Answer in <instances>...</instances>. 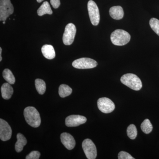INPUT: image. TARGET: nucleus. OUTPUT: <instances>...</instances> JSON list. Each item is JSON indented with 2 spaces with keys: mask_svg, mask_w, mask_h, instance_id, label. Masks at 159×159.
Returning <instances> with one entry per match:
<instances>
[{
  "mask_svg": "<svg viewBox=\"0 0 159 159\" xmlns=\"http://www.w3.org/2000/svg\"><path fill=\"white\" fill-rule=\"evenodd\" d=\"M2 48H0V61H2Z\"/></svg>",
  "mask_w": 159,
  "mask_h": 159,
  "instance_id": "bb28decb",
  "label": "nucleus"
},
{
  "mask_svg": "<svg viewBox=\"0 0 159 159\" xmlns=\"http://www.w3.org/2000/svg\"><path fill=\"white\" fill-rule=\"evenodd\" d=\"M51 3L53 8L57 9L60 6V0H51Z\"/></svg>",
  "mask_w": 159,
  "mask_h": 159,
  "instance_id": "a878e982",
  "label": "nucleus"
},
{
  "mask_svg": "<svg viewBox=\"0 0 159 159\" xmlns=\"http://www.w3.org/2000/svg\"><path fill=\"white\" fill-rule=\"evenodd\" d=\"M12 130L8 122L0 119V139L2 141H8L11 139Z\"/></svg>",
  "mask_w": 159,
  "mask_h": 159,
  "instance_id": "9d476101",
  "label": "nucleus"
},
{
  "mask_svg": "<svg viewBox=\"0 0 159 159\" xmlns=\"http://www.w3.org/2000/svg\"><path fill=\"white\" fill-rule=\"evenodd\" d=\"M97 106L99 110L105 114L111 112L115 109L113 102L106 97L99 98L97 101Z\"/></svg>",
  "mask_w": 159,
  "mask_h": 159,
  "instance_id": "1a4fd4ad",
  "label": "nucleus"
},
{
  "mask_svg": "<svg viewBox=\"0 0 159 159\" xmlns=\"http://www.w3.org/2000/svg\"><path fill=\"white\" fill-rule=\"evenodd\" d=\"M82 148L86 157L88 159H95L97 157L96 145L89 139H86L82 142Z\"/></svg>",
  "mask_w": 159,
  "mask_h": 159,
  "instance_id": "6e6552de",
  "label": "nucleus"
},
{
  "mask_svg": "<svg viewBox=\"0 0 159 159\" xmlns=\"http://www.w3.org/2000/svg\"><path fill=\"white\" fill-rule=\"evenodd\" d=\"M98 63L96 61L88 57H82L74 61L72 66L76 69H89L97 66Z\"/></svg>",
  "mask_w": 159,
  "mask_h": 159,
  "instance_id": "423d86ee",
  "label": "nucleus"
},
{
  "mask_svg": "<svg viewBox=\"0 0 159 159\" xmlns=\"http://www.w3.org/2000/svg\"><path fill=\"white\" fill-rule=\"evenodd\" d=\"M40 156V153L37 151L31 152L26 157V159H39Z\"/></svg>",
  "mask_w": 159,
  "mask_h": 159,
  "instance_id": "393cba45",
  "label": "nucleus"
},
{
  "mask_svg": "<svg viewBox=\"0 0 159 159\" xmlns=\"http://www.w3.org/2000/svg\"><path fill=\"white\" fill-rule=\"evenodd\" d=\"M61 141L67 149L72 150L75 147L76 142L74 137L67 133H63L61 134Z\"/></svg>",
  "mask_w": 159,
  "mask_h": 159,
  "instance_id": "f8f14e48",
  "label": "nucleus"
},
{
  "mask_svg": "<svg viewBox=\"0 0 159 159\" xmlns=\"http://www.w3.org/2000/svg\"><path fill=\"white\" fill-rule=\"evenodd\" d=\"M17 142L15 144V150L16 152H20L23 150L24 146L27 144V140L22 134L18 133L17 134Z\"/></svg>",
  "mask_w": 159,
  "mask_h": 159,
  "instance_id": "dca6fc26",
  "label": "nucleus"
},
{
  "mask_svg": "<svg viewBox=\"0 0 159 159\" xmlns=\"http://www.w3.org/2000/svg\"><path fill=\"white\" fill-rule=\"evenodd\" d=\"M43 1V0H37V2H38L40 3Z\"/></svg>",
  "mask_w": 159,
  "mask_h": 159,
  "instance_id": "cd10ccee",
  "label": "nucleus"
},
{
  "mask_svg": "<svg viewBox=\"0 0 159 159\" xmlns=\"http://www.w3.org/2000/svg\"><path fill=\"white\" fill-rule=\"evenodd\" d=\"M127 134L129 139L134 140L136 139L138 134V131L135 125L131 124L127 129Z\"/></svg>",
  "mask_w": 159,
  "mask_h": 159,
  "instance_id": "4be33fe9",
  "label": "nucleus"
},
{
  "mask_svg": "<svg viewBox=\"0 0 159 159\" xmlns=\"http://www.w3.org/2000/svg\"><path fill=\"white\" fill-rule=\"evenodd\" d=\"M130 35L127 31L121 29H117L111 35L112 43L116 46H124L129 42Z\"/></svg>",
  "mask_w": 159,
  "mask_h": 159,
  "instance_id": "f03ea898",
  "label": "nucleus"
},
{
  "mask_svg": "<svg viewBox=\"0 0 159 159\" xmlns=\"http://www.w3.org/2000/svg\"><path fill=\"white\" fill-rule=\"evenodd\" d=\"M119 159H134V158L128 152L125 151H121L118 154Z\"/></svg>",
  "mask_w": 159,
  "mask_h": 159,
  "instance_id": "b1692460",
  "label": "nucleus"
},
{
  "mask_svg": "<svg viewBox=\"0 0 159 159\" xmlns=\"http://www.w3.org/2000/svg\"><path fill=\"white\" fill-rule=\"evenodd\" d=\"M14 8L10 0H0V20L6 21L13 13Z\"/></svg>",
  "mask_w": 159,
  "mask_h": 159,
  "instance_id": "39448f33",
  "label": "nucleus"
},
{
  "mask_svg": "<svg viewBox=\"0 0 159 159\" xmlns=\"http://www.w3.org/2000/svg\"><path fill=\"white\" fill-rule=\"evenodd\" d=\"M149 25L152 30L159 36V20L155 18L151 19Z\"/></svg>",
  "mask_w": 159,
  "mask_h": 159,
  "instance_id": "5701e85b",
  "label": "nucleus"
},
{
  "mask_svg": "<svg viewBox=\"0 0 159 159\" xmlns=\"http://www.w3.org/2000/svg\"><path fill=\"white\" fill-rule=\"evenodd\" d=\"M53 13L50 4L48 2H45L38 9L37 14L39 16H42L45 14L51 15Z\"/></svg>",
  "mask_w": 159,
  "mask_h": 159,
  "instance_id": "f3484780",
  "label": "nucleus"
},
{
  "mask_svg": "<svg viewBox=\"0 0 159 159\" xmlns=\"http://www.w3.org/2000/svg\"><path fill=\"white\" fill-rule=\"evenodd\" d=\"M35 86L38 93L40 95H43L45 93L46 84L43 80L36 79L35 80Z\"/></svg>",
  "mask_w": 159,
  "mask_h": 159,
  "instance_id": "6ab92c4d",
  "label": "nucleus"
},
{
  "mask_svg": "<svg viewBox=\"0 0 159 159\" xmlns=\"http://www.w3.org/2000/svg\"><path fill=\"white\" fill-rule=\"evenodd\" d=\"M141 129L142 131L145 134H148L151 132L153 127L151 123L150 120L148 119H145L141 124Z\"/></svg>",
  "mask_w": 159,
  "mask_h": 159,
  "instance_id": "412c9836",
  "label": "nucleus"
},
{
  "mask_svg": "<svg viewBox=\"0 0 159 159\" xmlns=\"http://www.w3.org/2000/svg\"><path fill=\"white\" fill-rule=\"evenodd\" d=\"M5 23H6V22H5V21H4L3 22V24H5Z\"/></svg>",
  "mask_w": 159,
  "mask_h": 159,
  "instance_id": "c85d7f7f",
  "label": "nucleus"
},
{
  "mask_svg": "<svg viewBox=\"0 0 159 159\" xmlns=\"http://www.w3.org/2000/svg\"><path fill=\"white\" fill-rule=\"evenodd\" d=\"M44 57L48 59H54L55 57V52L54 47L51 45H44L41 49Z\"/></svg>",
  "mask_w": 159,
  "mask_h": 159,
  "instance_id": "2eb2a0df",
  "label": "nucleus"
},
{
  "mask_svg": "<svg viewBox=\"0 0 159 159\" xmlns=\"http://www.w3.org/2000/svg\"><path fill=\"white\" fill-rule=\"evenodd\" d=\"M72 93V89L66 84H61L59 86L58 93L60 97L64 98L71 95Z\"/></svg>",
  "mask_w": 159,
  "mask_h": 159,
  "instance_id": "a211bd4d",
  "label": "nucleus"
},
{
  "mask_svg": "<svg viewBox=\"0 0 159 159\" xmlns=\"http://www.w3.org/2000/svg\"><path fill=\"white\" fill-rule=\"evenodd\" d=\"M1 92L3 99L6 100L10 99L13 93V88L9 83H5L1 87Z\"/></svg>",
  "mask_w": 159,
  "mask_h": 159,
  "instance_id": "4468645a",
  "label": "nucleus"
},
{
  "mask_svg": "<svg viewBox=\"0 0 159 159\" xmlns=\"http://www.w3.org/2000/svg\"><path fill=\"white\" fill-rule=\"evenodd\" d=\"M109 14L111 17L115 20L122 19L124 16V11L120 6H115L111 7L109 10Z\"/></svg>",
  "mask_w": 159,
  "mask_h": 159,
  "instance_id": "ddd939ff",
  "label": "nucleus"
},
{
  "mask_svg": "<svg viewBox=\"0 0 159 159\" xmlns=\"http://www.w3.org/2000/svg\"><path fill=\"white\" fill-rule=\"evenodd\" d=\"M88 10L92 25L94 26L98 25L100 21V14L99 8L94 1L92 0L89 1Z\"/></svg>",
  "mask_w": 159,
  "mask_h": 159,
  "instance_id": "20e7f679",
  "label": "nucleus"
},
{
  "mask_svg": "<svg viewBox=\"0 0 159 159\" xmlns=\"http://www.w3.org/2000/svg\"><path fill=\"white\" fill-rule=\"evenodd\" d=\"M120 80L123 84L134 90L139 91L142 89V81L135 74H124L121 77Z\"/></svg>",
  "mask_w": 159,
  "mask_h": 159,
  "instance_id": "7ed1b4c3",
  "label": "nucleus"
},
{
  "mask_svg": "<svg viewBox=\"0 0 159 159\" xmlns=\"http://www.w3.org/2000/svg\"><path fill=\"white\" fill-rule=\"evenodd\" d=\"M76 27L73 23H69L66 26L63 35V42L66 45H70L74 42L76 34Z\"/></svg>",
  "mask_w": 159,
  "mask_h": 159,
  "instance_id": "0eeeda50",
  "label": "nucleus"
},
{
  "mask_svg": "<svg viewBox=\"0 0 159 159\" xmlns=\"http://www.w3.org/2000/svg\"><path fill=\"white\" fill-rule=\"evenodd\" d=\"M24 116L29 125L34 128L40 125L41 118L38 111L33 107H28L24 110Z\"/></svg>",
  "mask_w": 159,
  "mask_h": 159,
  "instance_id": "f257e3e1",
  "label": "nucleus"
},
{
  "mask_svg": "<svg viewBox=\"0 0 159 159\" xmlns=\"http://www.w3.org/2000/svg\"><path fill=\"white\" fill-rule=\"evenodd\" d=\"M3 78L10 84H14L15 82V78L12 72L9 69H6L3 72Z\"/></svg>",
  "mask_w": 159,
  "mask_h": 159,
  "instance_id": "aec40b11",
  "label": "nucleus"
},
{
  "mask_svg": "<svg viewBox=\"0 0 159 159\" xmlns=\"http://www.w3.org/2000/svg\"><path fill=\"white\" fill-rule=\"evenodd\" d=\"M86 121V118L83 116L71 115L66 118L65 124L68 127H76L84 124Z\"/></svg>",
  "mask_w": 159,
  "mask_h": 159,
  "instance_id": "9b49d317",
  "label": "nucleus"
}]
</instances>
